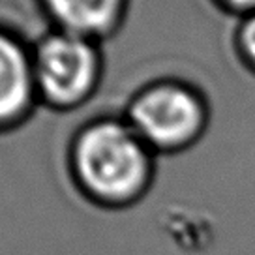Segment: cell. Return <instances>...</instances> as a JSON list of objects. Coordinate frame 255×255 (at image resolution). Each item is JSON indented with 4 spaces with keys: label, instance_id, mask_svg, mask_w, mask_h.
Masks as SVG:
<instances>
[{
    "label": "cell",
    "instance_id": "obj_7",
    "mask_svg": "<svg viewBox=\"0 0 255 255\" xmlns=\"http://www.w3.org/2000/svg\"><path fill=\"white\" fill-rule=\"evenodd\" d=\"M225 2L237 8H255V0H225Z\"/></svg>",
    "mask_w": 255,
    "mask_h": 255
},
{
    "label": "cell",
    "instance_id": "obj_3",
    "mask_svg": "<svg viewBox=\"0 0 255 255\" xmlns=\"http://www.w3.org/2000/svg\"><path fill=\"white\" fill-rule=\"evenodd\" d=\"M32 64L38 94L58 107L81 102L98 73V55L90 40L64 30L38 43Z\"/></svg>",
    "mask_w": 255,
    "mask_h": 255
},
{
    "label": "cell",
    "instance_id": "obj_2",
    "mask_svg": "<svg viewBox=\"0 0 255 255\" xmlns=\"http://www.w3.org/2000/svg\"><path fill=\"white\" fill-rule=\"evenodd\" d=\"M154 154L188 148L205 128V107L182 85H158L137 98L126 120Z\"/></svg>",
    "mask_w": 255,
    "mask_h": 255
},
{
    "label": "cell",
    "instance_id": "obj_4",
    "mask_svg": "<svg viewBox=\"0 0 255 255\" xmlns=\"http://www.w3.org/2000/svg\"><path fill=\"white\" fill-rule=\"evenodd\" d=\"M36 94L32 53L0 28V129L24 119Z\"/></svg>",
    "mask_w": 255,
    "mask_h": 255
},
{
    "label": "cell",
    "instance_id": "obj_1",
    "mask_svg": "<svg viewBox=\"0 0 255 255\" xmlns=\"http://www.w3.org/2000/svg\"><path fill=\"white\" fill-rule=\"evenodd\" d=\"M70 176L81 195L104 210H126L148 193L154 152L128 122L98 120L70 148Z\"/></svg>",
    "mask_w": 255,
    "mask_h": 255
},
{
    "label": "cell",
    "instance_id": "obj_6",
    "mask_svg": "<svg viewBox=\"0 0 255 255\" xmlns=\"http://www.w3.org/2000/svg\"><path fill=\"white\" fill-rule=\"evenodd\" d=\"M242 45L248 56L255 62V15L250 19L242 30Z\"/></svg>",
    "mask_w": 255,
    "mask_h": 255
},
{
    "label": "cell",
    "instance_id": "obj_5",
    "mask_svg": "<svg viewBox=\"0 0 255 255\" xmlns=\"http://www.w3.org/2000/svg\"><path fill=\"white\" fill-rule=\"evenodd\" d=\"M60 30L77 36H98L113 28L124 0H41Z\"/></svg>",
    "mask_w": 255,
    "mask_h": 255
}]
</instances>
